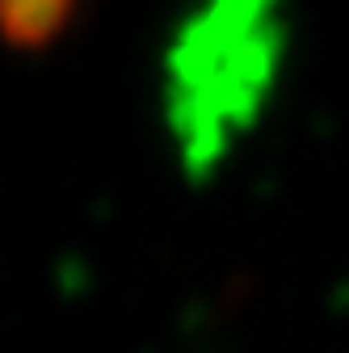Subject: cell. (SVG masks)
<instances>
[{
  "instance_id": "6da1fadb",
  "label": "cell",
  "mask_w": 349,
  "mask_h": 353,
  "mask_svg": "<svg viewBox=\"0 0 349 353\" xmlns=\"http://www.w3.org/2000/svg\"><path fill=\"white\" fill-rule=\"evenodd\" d=\"M278 0H206L186 21L168 55V118L190 172H206L223 156L228 135L252 122L282 55Z\"/></svg>"
},
{
  "instance_id": "7a4b0ae2",
  "label": "cell",
  "mask_w": 349,
  "mask_h": 353,
  "mask_svg": "<svg viewBox=\"0 0 349 353\" xmlns=\"http://www.w3.org/2000/svg\"><path fill=\"white\" fill-rule=\"evenodd\" d=\"M80 0H0V42L13 51H47L68 34Z\"/></svg>"
}]
</instances>
